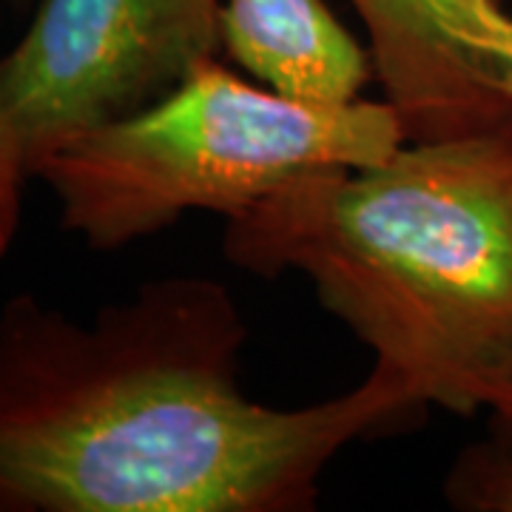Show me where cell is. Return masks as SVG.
<instances>
[{"label": "cell", "mask_w": 512, "mask_h": 512, "mask_svg": "<svg viewBox=\"0 0 512 512\" xmlns=\"http://www.w3.org/2000/svg\"><path fill=\"white\" fill-rule=\"evenodd\" d=\"M234 293L151 279L80 325L32 293L0 305V512H305L348 444L424 410L373 365L308 407L245 396Z\"/></svg>", "instance_id": "6da1fadb"}, {"label": "cell", "mask_w": 512, "mask_h": 512, "mask_svg": "<svg viewBox=\"0 0 512 512\" xmlns=\"http://www.w3.org/2000/svg\"><path fill=\"white\" fill-rule=\"evenodd\" d=\"M225 259L299 271L424 407L473 416L512 393V120L302 177L228 217Z\"/></svg>", "instance_id": "7a4b0ae2"}, {"label": "cell", "mask_w": 512, "mask_h": 512, "mask_svg": "<svg viewBox=\"0 0 512 512\" xmlns=\"http://www.w3.org/2000/svg\"><path fill=\"white\" fill-rule=\"evenodd\" d=\"M404 143L390 100L308 106L214 57L143 111L63 143L35 177L60 202V225L106 254L191 211L228 220L302 177L382 163Z\"/></svg>", "instance_id": "3957f363"}, {"label": "cell", "mask_w": 512, "mask_h": 512, "mask_svg": "<svg viewBox=\"0 0 512 512\" xmlns=\"http://www.w3.org/2000/svg\"><path fill=\"white\" fill-rule=\"evenodd\" d=\"M222 0H40L0 60V117L29 180L74 137L174 92L222 46Z\"/></svg>", "instance_id": "277c9868"}, {"label": "cell", "mask_w": 512, "mask_h": 512, "mask_svg": "<svg viewBox=\"0 0 512 512\" xmlns=\"http://www.w3.org/2000/svg\"><path fill=\"white\" fill-rule=\"evenodd\" d=\"M367 26L373 72L407 143L478 134L512 120L498 57L512 29L507 0H350Z\"/></svg>", "instance_id": "5b68a950"}, {"label": "cell", "mask_w": 512, "mask_h": 512, "mask_svg": "<svg viewBox=\"0 0 512 512\" xmlns=\"http://www.w3.org/2000/svg\"><path fill=\"white\" fill-rule=\"evenodd\" d=\"M220 32L234 63L296 103H356L373 74V57L325 0H222Z\"/></svg>", "instance_id": "8992f818"}, {"label": "cell", "mask_w": 512, "mask_h": 512, "mask_svg": "<svg viewBox=\"0 0 512 512\" xmlns=\"http://www.w3.org/2000/svg\"><path fill=\"white\" fill-rule=\"evenodd\" d=\"M444 495L458 510L512 512V453L498 444L464 450L447 476Z\"/></svg>", "instance_id": "52a82bcc"}, {"label": "cell", "mask_w": 512, "mask_h": 512, "mask_svg": "<svg viewBox=\"0 0 512 512\" xmlns=\"http://www.w3.org/2000/svg\"><path fill=\"white\" fill-rule=\"evenodd\" d=\"M26 180H29V174L20 163L18 148L12 143L9 128L0 117V259L9 254L20 228V205H23Z\"/></svg>", "instance_id": "ba28073f"}, {"label": "cell", "mask_w": 512, "mask_h": 512, "mask_svg": "<svg viewBox=\"0 0 512 512\" xmlns=\"http://www.w3.org/2000/svg\"><path fill=\"white\" fill-rule=\"evenodd\" d=\"M493 430H495L493 444H498L501 450L512 453V393H510V399H507V404L493 413Z\"/></svg>", "instance_id": "9c48e42d"}, {"label": "cell", "mask_w": 512, "mask_h": 512, "mask_svg": "<svg viewBox=\"0 0 512 512\" xmlns=\"http://www.w3.org/2000/svg\"><path fill=\"white\" fill-rule=\"evenodd\" d=\"M498 86L501 92L512 97V29H510V40L504 46V52L498 57Z\"/></svg>", "instance_id": "30bf717a"}, {"label": "cell", "mask_w": 512, "mask_h": 512, "mask_svg": "<svg viewBox=\"0 0 512 512\" xmlns=\"http://www.w3.org/2000/svg\"><path fill=\"white\" fill-rule=\"evenodd\" d=\"M12 3H15V6H18V9H20V6H29L32 0H12Z\"/></svg>", "instance_id": "8fae6325"}]
</instances>
